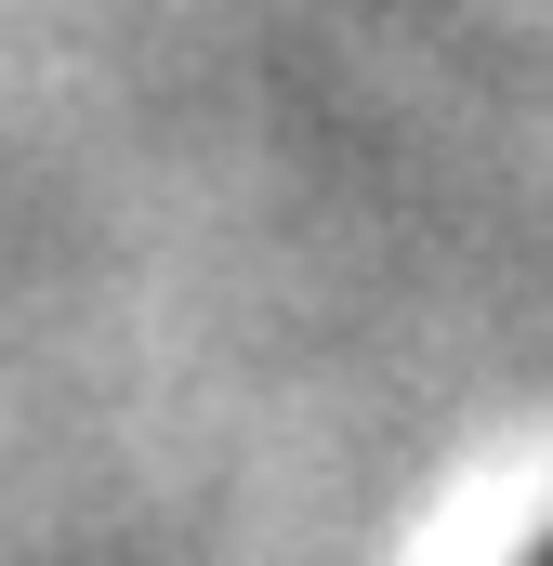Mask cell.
Returning a JSON list of instances; mask_svg holds the SVG:
<instances>
[{"instance_id":"cell-1","label":"cell","mask_w":553,"mask_h":566,"mask_svg":"<svg viewBox=\"0 0 553 566\" xmlns=\"http://www.w3.org/2000/svg\"><path fill=\"white\" fill-rule=\"evenodd\" d=\"M541 566H553V554H541Z\"/></svg>"}]
</instances>
